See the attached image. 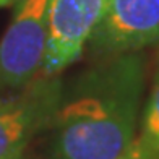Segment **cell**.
I'll list each match as a JSON object with an SVG mask.
<instances>
[{"instance_id": "obj_1", "label": "cell", "mask_w": 159, "mask_h": 159, "mask_svg": "<svg viewBox=\"0 0 159 159\" xmlns=\"http://www.w3.org/2000/svg\"><path fill=\"white\" fill-rule=\"evenodd\" d=\"M144 91L138 55L106 57L60 96L52 119L50 159H122L136 140Z\"/></svg>"}, {"instance_id": "obj_2", "label": "cell", "mask_w": 159, "mask_h": 159, "mask_svg": "<svg viewBox=\"0 0 159 159\" xmlns=\"http://www.w3.org/2000/svg\"><path fill=\"white\" fill-rule=\"evenodd\" d=\"M49 0H21L0 39V84L20 89L33 83L42 68L47 44Z\"/></svg>"}, {"instance_id": "obj_3", "label": "cell", "mask_w": 159, "mask_h": 159, "mask_svg": "<svg viewBox=\"0 0 159 159\" xmlns=\"http://www.w3.org/2000/svg\"><path fill=\"white\" fill-rule=\"evenodd\" d=\"M159 42V0H107L88 44L101 57L140 52Z\"/></svg>"}, {"instance_id": "obj_4", "label": "cell", "mask_w": 159, "mask_h": 159, "mask_svg": "<svg viewBox=\"0 0 159 159\" xmlns=\"http://www.w3.org/2000/svg\"><path fill=\"white\" fill-rule=\"evenodd\" d=\"M107 0H49L47 44L41 71L55 76L81 55Z\"/></svg>"}, {"instance_id": "obj_5", "label": "cell", "mask_w": 159, "mask_h": 159, "mask_svg": "<svg viewBox=\"0 0 159 159\" xmlns=\"http://www.w3.org/2000/svg\"><path fill=\"white\" fill-rule=\"evenodd\" d=\"M50 78L33 81L20 98L0 102V159H21L33 135L52 122L62 86Z\"/></svg>"}, {"instance_id": "obj_6", "label": "cell", "mask_w": 159, "mask_h": 159, "mask_svg": "<svg viewBox=\"0 0 159 159\" xmlns=\"http://www.w3.org/2000/svg\"><path fill=\"white\" fill-rule=\"evenodd\" d=\"M140 122V135L136 140L151 153L159 156V75L156 76Z\"/></svg>"}, {"instance_id": "obj_7", "label": "cell", "mask_w": 159, "mask_h": 159, "mask_svg": "<svg viewBox=\"0 0 159 159\" xmlns=\"http://www.w3.org/2000/svg\"><path fill=\"white\" fill-rule=\"evenodd\" d=\"M122 159H159V156L151 153V151L144 148L138 140H135L133 146L130 148V151Z\"/></svg>"}]
</instances>
